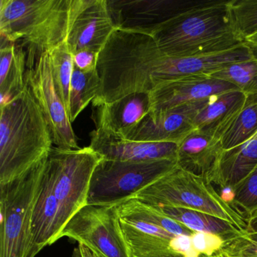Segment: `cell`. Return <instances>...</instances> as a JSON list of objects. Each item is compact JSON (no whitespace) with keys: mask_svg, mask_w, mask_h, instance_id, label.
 Returning <instances> with one entry per match:
<instances>
[{"mask_svg":"<svg viewBox=\"0 0 257 257\" xmlns=\"http://www.w3.org/2000/svg\"><path fill=\"white\" fill-rule=\"evenodd\" d=\"M44 160L22 177L0 184V257H35L40 252L32 222Z\"/></svg>","mask_w":257,"mask_h":257,"instance_id":"4","label":"cell"},{"mask_svg":"<svg viewBox=\"0 0 257 257\" xmlns=\"http://www.w3.org/2000/svg\"><path fill=\"white\" fill-rule=\"evenodd\" d=\"M72 257H97L88 247L82 244L78 245L73 252Z\"/></svg>","mask_w":257,"mask_h":257,"instance_id":"33","label":"cell"},{"mask_svg":"<svg viewBox=\"0 0 257 257\" xmlns=\"http://www.w3.org/2000/svg\"><path fill=\"white\" fill-rule=\"evenodd\" d=\"M64 228L61 208L54 193L52 177L45 167L44 160L40 193L34 207L32 222L34 242L39 250L61 239Z\"/></svg>","mask_w":257,"mask_h":257,"instance_id":"17","label":"cell"},{"mask_svg":"<svg viewBox=\"0 0 257 257\" xmlns=\"http://www.w3.org/2000/svg\"><path fill=\"white\" fill-rule=\"evenodd\" d=\"M0 184L22 177L53 147L49 124L28 86L0 106Z\"/></svg>","mask_w":257,"mask_h":257,"instance_id":"2","label":"cell"},{"mask_svg":"<svg viewBox=\"0 0 257 257\" xmlns=\"http://www.w3.org/2000/svg\"><path fill=\"white\" fill-rule=\"evenodd\" d=\"M209 76L234 85L245 95L257 94V55L227 64Z\"/></svg>","mask_w":257,"mask_h":257,"instance_id":"25","label":"cell"},{"mask_svg":"<svg viewBox=\"0 0 257 257\" xmlns=\"http://www.w3.org/2000/svg\"><path fill=\"white\" fill-rule=\"evenodd\" d=\"M115 30L107 0H81L65 43L72 55L82 50L99 54Z\"/></svg>","mask_w":257,"mask_h":257,"instance_id":"12","label":"cell"},{"mask_svg":"<svg viewBox=\"0 0 257 257\" xmlns=\"http://www.w3.org/2000/svg\"><path fill=\"white\" fill-rule=\"evenodd\" d=\"M81 0H1L0 37L28 50L50 52L65 42Z\"/></svg>","mask_w":257,"mask_h":257,"instance_id":"3","label":"cell"},{"mask_svg":"<svg viewBox=\"0 0 257 257\" xmlns=\"http://www.w3.org/2000/svg\"><path fill=\"white\" fill-rule=\"evenodd\" d=\"M121 226L132 257H171L177 255L171 249L175 236L166 230L134 219L121 218Z\"/></svg>","mask_w":257,"mask_h":257,"instance_id":"18","label":"cell"},{"mask_svg":"<svg viewBox=\"0 0 257 257\" xmlns=\"http://www.w3.org/2000/svg\"><path fill=\"white\" fill-rule=\"evenodd\" d=\"M219 195L225 202L230 204H232L234 198H235V193H234V190L230 187H225L222 189Z\"/></svg>","mask_w":257,"mask_h":257,"instance_id":"34","label":"cell"},{"mask_svg":"<svg viewBox=\"0 0 257 257\" xmlns=\"http://www.w3.org/2000/svg\"><path fill=\"white\" fill-rule=\"evenodd\" d=\"M98 54L88 50L79 51L73 55L74 66L84 72L96 70Z\"/></svg>","mask_w":257,"mask_h":257,"instance_id":"31","label":"cell"},{"mask_svg":"<svg viewBox=\"0 0 257 257\" xmlns=\"http://www.w3.org/2000/svg\"><path fill=\"white\" fill-rule=\"evenodd\" d=\"M90 137L91 143L88 147L102 159L106 160L121 162L177 160L178 144L174 143L131 141L96 128L91 132Z\"/></svg>","mask_w":257,"mask_h":257,"instance_id":"14","label":"cell"},{"mask_svg":"<svg viewBox=\"0 0 257 257\" xmlns=\"http://www.w3.org/2000/svg\"><path fill=\"white\" fill-rule=\"evenodd\" d=\"M231 90L234 85L207 75L187 76L162 82L150 93V112L206 100Z\"/></svg>","mask_w":257,"mask_h":257,"instance_id":"13","label":"cell"},{"mask_svg":"<svg viewBox=\"0 0 257 257\" xmlns=\"http://www.w3.org/2000/svg\"><path fill=\"white\" fill-rule=\"evenodd\" d=\"M49 52L55 88L68 111L70 83L74 70L73 55L69 51L65 42Z\"/></svg>","mask_w":257,"mask_h":257,"instance_id":"26","label":"cell"},{"mask_svg":"<svg viewBox=\"0 0 257 257\" xmlns=\"http://www.w3.org/2000/svg\"><path fill=\"white\" fill-rule=\"evenodd\" d=\"M171 249L174 252L183 255V257H199L201 253L194 248L192 237L186 234L175 236L171 240Z\"/></svg>","mask_w":257,"mask_h":257,"instance_id":"30","label":"cell"},{"mask_svg":"<svg viewBox=\"0 0 257 257\" xmlns=\"http://www.w3.org/2000/svg\"><path fill=\"white\" fill-rule=\"evenodd\" d=\"M244 43L245 45L249 46V48L253 49L254 51H257V34L246 39L244 41Z\"/></svg>","mask_w":257,"mask_h":257,"instance_id":"35","label":"cell"},{"mask_svg":"<svg viewBox=\"0 0 257 257\" xmlns=\"http://www.w3.org/2000/svg\"><path fill=\"white\" fill-rule=\"evenodd\" d=\"M191 237L194 248L200 253L207 255L220 250L225 243L220 236L209 232H195Z\"/></svg>","mask_w":257,"mask_h":257,"instance_id":"29","label":"cell"},{"mask_svg":"<svg viewBox=\"0 0 257 257\" xmlns=\"http://www.w3.org/2000/svg\"><path fill=\"white\" fill-rule=\"evenodd\" d=\"M212 98L213 97L160 112H149L128 132L125 139L179 144L195 130L193 122L195 116Z\"/></svg>","mask_w":257,"mask_h":257,"instance_id":"11","label":"cell"},{"mask_svg":"<svg viewBox=\"0 0 257 257\" xmlns=\"http://www.w3.org/2000/svg\"><path fill=\"white\" fill-rule=\"evenodd\" d=\"M246 219L247 222V232L257 233V207L247 215Z\"/></svg>","mask_w":257,"mask_h":257,"instance_id":"32","label":"cell"},{"mask_svg":"<svg viewBox=\"0 0 257 257\" xmlns=\"http://www.w3.org/2000/svg\"><path fill=\"white\" fill-rule=\"evenodd\" d=\"M150 110V94L133 93L110 103L93 107L96 129L125 138Z\"/></svg>","mask_w":257,"mask_h":257,"instance_id":"15","label":"cell"},{"mask_svg":"<svg viewBox=\"0 0 257 257\" xmlns=\"http://www.w3.org/2000/svg\"><path fill=\"white\" fill-rule=\"evenodd\" d=\"M228 7L236 34L244 43L257 34V0H230Z\"/></svg>","mask_w":257,"mask_h":257,"instance_id":"27","label":"cell"},{"mask_svg":"<svg viewBox=\"0 0 257 257\" xmlns=\"http://www.w3.org/2000/svg\"><path fill=\"white\" fill-rule=\"evenodd\" d=\"M256 166L257 133L241 145L222 150L204 178L210 184L230 187L234 192Z\"/></svg>","mask_w":257,"mask_h":257,"instance_id":"16","label":"cell"},{"mask_svg":"<svg viewBox=\"0 0 257 257\" xmlns=\"http://www.w3.org/2000/svg\"><path fill=\"white\" fill-rule=\"evenodd\" d=\"M26 85L43 111L58 148L76 150L77 138L72 127L68 111L55 88L49 52L28 50Z\"/></svg>","mask_w":257,"mask_h":257,"instance_id":"9","label":"cell"},{"mask_svg":"<svg viewBox=\"0 0 257 257\" xmlns=\"http://www.w3.org/2000/svg\"><path fill=\"white\" fill-rule=\"evenodd\" d=\"M0 38V106H4L26 88L28 52L23 43Z\"/></svg>","mask_w":257,"mask_h":257,"instance_id":"19","label":"cell"},{"mask_svg":"<svg viewBox=\"0 0 257 257\" xmlns=\"http://www.w3.org/2000/svg\"><path fill=\"white\" fill-rule=\"evenodd\" d=\"M101 159L90 147L76 150L53 147L45 159L64 226L88 204L91 176Z\"/></svg>","mask_w":257,"mask_h":257,"instance_id":"7","label":"cell"},{"mask_svg":"<svg viewBox=\"0 0 257 257\" xmlns=\"http://www.w3.org/2000/svg\"><path fill=\"white\" fill-rule=\"evenodd\" d=\"M151 205H167L198 210L224 219L247 234L246 217L233 204L225 202L202 176L177 165L172 171L135 195Z\"/></svg>","mask_w":257,"mask_h":257,"instance_id":"5","label":"cell"},{"mask_svg":"<svg viewBox=\"0 0 257 257\" xmlns=\"http://www.w3.org/2000/svg\"><path fill=\"white\" fill-rule=\"evenodd\" d=\"M100 88L97 70L84 72L74 66L70 88L69 118L73 123L81 112L93 101Z\"/></svg>","mask_w":257,"mask_h":257,"instance_id":"24","label":"cell"},{"mask_svg":"<svg viewBox=\"0 0 257 257\" xmlns=\"http://www.w3.org/2000/svg\"><path fill=\"white\" fill-rule=\"evenodd\" d=\"M257 133V94L246 95L243 106L225 126L219 141L222 150L244 144Z\"/></svg>","mask_w":257,"mask_h":257,"instance_id":"23","label":"cell"},{"mask_svg":"<svg viewBox=\"0 0 257 257\" xmlns=\"http://www.w3.org/2000/svg\"><path fill=\"white\" fill-rule=\"evenodd\" d=\"M222 150L219 140L195 129L178 144L177 165L204 177Z\"/></svg>","mask_w":257,"mask_h":257,"instance_id":"20","label":"cell"},{"mask_svg":"<svg viewBox=\"0 0 257 257\" xmlns=\"http://www.w3.org/2000/svg\"><path fill=\"white\" fill-rule=\"evenodd\" d=\"M174 159L121 162L102 159L94 168L88 195L89 205H117L172 171Z\"/></svg>","mask_w":257,"mask_h":257,"instance_id":"6","label":"cell"},{"mask_svg":"<svg viewBox=\"0 0 257 257\" xmlns=\"http://www.w3.org/2000/svg\"><path fill=\"white\" fill-rule=\"evenodd\" d=\"M63 237L84 245L97 257H132L116 205L87 204L69 221Z\"/></svg>","mask_w":257,"mask_h":257,"instance_id":"8","label":"cell"},{"mask_svg":"<svg viewBox=\"0 0 257 257\" xmlns=\"http://www.w3.org/2000/svg\"><path fill=\"white\" fill-rule=\"evenodd\" d=\"M153 206L165 216L183 224L194 232H209L217 234L225 242L226 240H232L233 238H240L247 234L224 219L198 210L167 205Z\"/></svg>","mask_w":257,"mask_h":257,"instance_id":"22","label":"cell"},{"mask_svg":"<svg viewBox=\"0 0 257 257\" xmlns=\"http://www.w3.org/2000/svg\"><path fill=\"white\" fill-rule=\"evenodd\" d=\"M205 0H107L115 29L151 36L176 16Z\"/></svg>","mask_w":257,"mask_h":257,"instance_id":"10","label":"cell"},{"mask_svg":"<svg viewBox=\"0 0 257 257\" xmlns=\"http://www.w3.org/2000/svg\"><path fill=\"white\" fill-rule=\"evenodd\" d=\"M246 95L231 90L214 96L194 119L195 130L219 140L223 129L243 106Z\"/></svg>","mask_w":257,"mask_h":257,"instance_id":"21","label":"cell"},{"mask_svg":"<svg viewBox=\"0 0 257 257\" xmlns=\"http://www.w3.org/2000/svg\"><path fill=\"white\" fill-rule=\"evenodd\" d=\"M232 204L240 207L247 215L257 207V166L252 172L236 188Z\"/></svg>","mask_w":257,"mask_h":257,"instance_id":"28","label":"cell"},{"mask_svg":"<svg viewBox=\"0 0 257 257\" xmlns=\"http://www.w3.org/2000/svg\"><path fill=\"white\" fill-rule=\"evenodd\" d=\"M152 37L166 55L207 56L244 44L236 34L228 1L205 0L158 28Z\"/></svg>","mask_w":257,"mask_h":257,"instance_id":"1","label":"cell"}]
</instances>
